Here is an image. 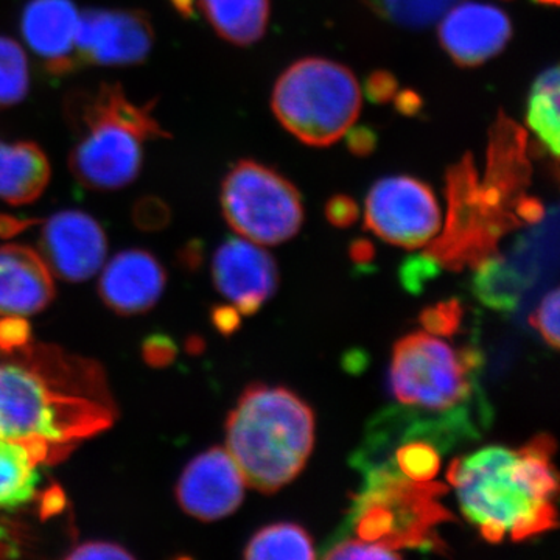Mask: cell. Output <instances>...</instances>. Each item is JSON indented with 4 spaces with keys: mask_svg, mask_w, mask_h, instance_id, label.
<instances>
[{
    "mask_svg": "<svg viewBox=\"0 0 560 560\" xmlns=\"http://www.w3.org/2000/svg\"><path fill=\"white\" fill-rule=\"evenodd\" d=\"M31 86L28 62L16 40L0 35V109L24 101Z\"/></svg>",
    "mask_w": 560,
    "mask_h": 560,
    "instance_id": "22",
    "label": "cell"
},
{
    "mask_svg": "<svg viewBox=\"0 0 560 560\" xmlns=\"http://www.w3.org/2000/svg\"><path fill=\"white\" fill-rule=\"evenodd\" d=\"M246 481L226 448L201 453L180 475L176 499L184 512L201 522L228 517L241 506Z\"/></svg>",
    "mask_w": 560,
    "mask_h": 560,
    "instance_id": "11",
    "label": "cell"
},
{
    "mask_svg": "<svg viewBox=\"0 0 560 560\" xmlns=\"http://www.w3.org/2000/svg\"><path fill=\"white\" fill-rule=\"evenodd\" d=\"M224 219L257 245L290 241L304 221L301 195L285 178L253 161L235 165L221 187Z\"/></svg>",
    "mask_w": 560,
    "mask_h": 560,
    "instance_id": "6",
    "label": "cell"
},
{
    "mask_svg": "<svg viewBox=\"0 0 560 560\" xmlns=\"http://www.w3.org/2000/svg\"><path fill=\"white\" fill-rule=\"evenodd\" d=\"M54 298V272L39 253L22 245L0 246V316L35 315Z\"/></svg>",
    "mask_w": 560,
    "mask_h": 560,
    "instance_id": "16",
    "label": "cell"
},
{
    "mask_svg": "<svg viewBox=\"0 0 560 560\" xmlns=\"http://www.w3.org/2000/svg\"><path fill=\"white\" fill-rule=\"evenodd\" d=\"M366 226L401 248H422L441 228V210L427 184L410 176L378 180L366 200Z\"/></svg>",
    "mask_w": 560,
    "mask_h": 560,
    "instance_id": "8",
    "label": "cell"
},
{
    "mask_svg": "<svg viewBox=\"0 0 560 560\" xmlns=\"http://www.w3.org/2000/svg\"><path fill=\"white\" fill-rule=\"evenodd\" d=\"M511 33L506 14L485 3H456L441 18L442 47L460 66H478L495 57Z\"/></svg>",
    "mask_w": 560,
    "mask_h": 560,
    "instance_id": "13",
    "label": "cell"
},
{
    "mask_svg": "<svg viewBox=\"0 0 560 560\" xmlns=\"http://www.w3.org/2000/svg\"><path fill=\"white\" fill-rule=\"evenodd\" d=\"M212 278L217 290L234 304L235 311L249 315L275 293L278 268L257 243L230 238L213 256Z\"/></svg>",
    "mask_w": 560,
    "mask_h": 560,
    "instance_id": "12",
    "label": "cell"
},
{
    "mask_svg": "<svg viewBox=\"0 0 560 560\" xmlns=\"http://www.w3.org/2000/svg\"><path fill=\"white\" fill-rule=\"evenodd\" d=\"M459 0H374L375 9L394 24L408 28H425L441 21Z\"/></svg>",
    "mask_w": 560,
    "mask_h": 560,
    "instance_id": "23",
    "label": "cell"
},
{
    "mask_svg": "<svg viewBox=\"0 0 560 560\" xmlns=\"http://www.w3.org/2000/svg\"><path fill=\"white\" fill-rule=\"evenodd\" d=\"M528 125L537 138L545 143L552 156L559 154V69L541 73L528 102Z\"/></svg>",
    "mask_w": 560,
    "mask_h": 560,
    "instance_id": "20",
    "label": "cell"
},
{
    "mask_svg": "<svg viewBox=\"0 0 560 560\" xmlns=\"http://www.w3.org/2000/svg\"><path fill=\"white\" fill-rule=\"evenodd\" d=\"M327 559H400L399 552L378 541L346 540L324 555Z\"/></svg>",
    "mask_w": 560,
    "mask_h": 560,
    "instance_id": "25",
    "label": "cell"
},
{
    "mask_svg": "<svg viewBox=\"0 0 560 560\" xmlns=\"http://www.w3.org/2000/svg\"><path fill=\"white\" fill-rule=\"evenodd\" d=\"M68 559L72 560H103V559H132V555L124 547L110 541L95 540L81 544L69 552Z\"/></svg>",
    "mask_w": 560,
    "mask_h": 560,
    "instance_id": "27",
    "label": "cell"
},
{
    "mask_svg": "<svg viewBox=\"0 0 560 560\" xmlns=\"http://www.w3.org/2000/svg\"><path fill=\"white\" fill-rule=\"evenodd\" d=\"M559 290H552L530 318L533 326L555 349L559 348Z\"/></svg>",
    "mask_w": 560,
    "mask_h": 560,
    "instance_id": "26",
    "label": "cell"
},
{
    "mask_svg": "<svg viewBox=\"0 0 560 560\" xmlns=\"http://www.w3.org/2000/svg\"><path fill=\"white\" fill-rule=\"evenodd\" d=\"M28 326L18 316H3L0 320V349H18L25 346Z\"/></svg>",
    "mask_w": 560,
    "mask_h": 560,
    "instance_id": "28",
    "label": "cell"
},
{
    "mask_svg": "<svg viewBox=\"0 0 560 560\" xmlns=\"http://www.w3.org/2000/svg\"><path fill=\"white\" fill-rule=\"evenodd\" d=\"M39 246L50 271L68 282L94 278L108 253L105 231L81 210H65L50 217L40 232Z\"/></svg>",
    "mask_w": 560,
    "mask_h": 560,
    "instance_id": "10",
    "label": "cell"
},
{
    "mask_svg": "<svg viewBox=\"0 0 560 560\" xmlns=\"http://www.w3.org/2000/svg\"><path fill=\"white\" fill-rule=\"evenodd\" d=\"M327 217L337 226H348L359 217V209L350 198L338 197L327 205Z\"/></svg>",
    "mask_w": 560,
    "mask_h": 560,
    "instance_id": "29",
    "label": "cell"
},
{
    "mask_svg": "<svg viewBox=\"0 0 560 560\" xmlns=\"http://www.w3.org/2000/svg\"><path fill=\"white\" fill-rule=\"evenodd\" d=\"M65 116L77 136L69 168L86 189L130 186L142 168L143 143L167 138L151 114V105H135L119 84L102 83L70 92Z\"/></svg>",
    "mask_w": 560,
    "mask_h": 560,
    "instance_id": "2",
    "label": "cell"
},
{
    "mask_svg": "<svg viewBox=\"0 0 560 560\" xmlns=\"http://www.w3.org/2000/svg\"><path fill=\"white\" fill-rule=\"evenodd\" d=\"M215 323L221 331L234 330L238 323L237 311L235 308H220L215 313Z\"/></svg>",
    "mask_w": 560,
    "mask_h": 560,
    "instance_id": "30",
    "label": "cell"
},
{
    "mask_svg": "<svg viewBox=\"0 0 560 560\" xmlns=\"http://www.w3.org/2000/svg\"><path fill=\"white\" fill-rule=\"evenodd\" d=\"M109 423L101 400L72 393L50 372L0 363V440L32 445L51 463Z\"/></svg>",
    "mask_w": 560,
    "mask_h": 560,
    "instance_id": "4",
    "label": "cell"
},
{
    "mask_svg": "<svg viewBox=\"0 0 560 560\" xmlns=\"http://www.w3.org/2000/svg\"><path fill=\"white\" fill-rule=\"evenodd\" d=\"M470 363L447 342L418 331L394 349L390 389L401 404L447 411L469 396Z\"/></svg>",
    "mask_w": 560,
    "mask_h": 560,
    "instance_id": "7",
    "label": "cell"
},
{
    "mask_svg": "<svg viewBox=\"0 0 560 560\" xmlns=\"http://www.w3.org/2000/svg\"><path fill=\"white\" fill-rule=\"evenodd\" d=\"M552 448L550 438H537L521 451L489 447L453 460L448 481L464 515L480 526L486 539L511 536L518 541L555 528L558 475Z\"/></svg>",
    "mask_w": 560,
    "mask_h": 560,
    "instance_id": "1",
    "label": "cell"
},
{
    "mask_svg": "<svg viewBox=\"0 0 560 560\" xmlns=\"http://www.w3.org/2000/svg\"><path fill=\"white\" fill-rule=\"evenodd\" d=\"M272 109L280 124L302 142L331 145L359 119L360 84L345 66L307 58L294 62L280 77Z\"/></svg>",
    "mask_w": 560,
    "mask_h": 560,
    "instance_id": "5",
    "label": "cell"
},
{
    "mask_svg": "<svg viewBox=\"0 0 560 560\" xmlns=\"http://www.w3.org/2000/svg\"><path fill=\"white\" fill-rule=\"evenodd\" d=\"M315 441V418L289 389H246L226 423V451L246 485L272 493L304 469Z\"/></svg>",
    "mask_w": 560,
    "mask_h": 560,
    "instance_id": "3",
    "label": "cell"
},
{
    "mask_svg": "<svg viewBox=\"0 0 560 560\" xmlns=\"http://www.w3.org/2000/svg\"><path fill=\"white\" fill-rule=\"evenodd\" d=\"M154 44L150 18L138 10H88L75 38L79 65L132 66L149 58Z\"/></svg>",
    "mask_w": 560,
    "mask_h": 560,
    "instance_id": "9",
    "label": "cell"
},
{
    "mask_svg": "<svg viewBox=\"0 0 560 560\" xmlns=\"http://www.w3.org/2000/svg\"><path fill=\"white\" fill-rule=\"evenodd\" d=\"M49 180V160L35 142L0 140V200L13 206L31 205Z\"/></svg>",
    "mask_w": 560,
    "mask_h": 560,
    "instance_id": "17",
    "label": "cell"
},
{
    "mask_svg": "<svg viewBox=\"0 0 560 560\" xmlns=\"http://www.w3.org/2000/svg\"><path fill=\"white\" fill-rule=\"evenodd\" d=\"M198 5L221 38L249 46L265 35L270 0H198Z\"/></svg>",
    "mask_w": 560,
    "mask_h": 560,
    "instance_id": "19",
    "label": "cell"
},
{
    "mask_svg": "<svg viewBox=\"0 0 560 560\" xmlns=\"http://www.w3.org/2000/svg\"><path fill=\"white\" fill-rule=\"evenodd\" d=\"M245 558L311 560L315 558V551L311 537L301 526L279 523L267 526L253 537L246 547Z\"/></svg>",
    "mask_w": 560,
    "mask_h": 560,
    "instance_id": "21",
    "label": "cell"
},
{
    "mask_svg": "<svg viewBox=\"0 0 560 560\" xmlns=\"http://www.w3.org/2000/svg\"><path fill=\"white\" fill-rule=\"evenodd\" d=\"M539 2L550 3V5H558L559 0H539Z\"/></svg>",
    "mask_w": 560,
    "mask_h": 560,
    "instance_id": "32",
    "label": "cell"
},
{
    "mask_svg": "<svg viewBox=\"0 0 560 560\" xmlns=\"http://www.w3.org/2000/svg\"><path fill=\"white\" fill-rule=\"evenodd\" d=\"M80 13L70 0H31L22 13V35L54 75L77 69Z\"/></svg>",
    "mask_w": 560,
    "mask_h": 560,
    "instance_id": "15",
    "label": "cell"
},
{
    "mask_svg": "<svg viewBox=\"0 0 560 560\" xmlns=\"http://www.w3.org/2000/svg\"><path fill=\"white\" fill-rule=\"evenodd\" d=\"M46 463L32 445L0 440V511L18 510L38 497L39 466Z\"/></svg>",
    "mask_w": 560,
    "mask_h": 560,
    "instance_id": "18",
    "label": "cell"
},
{
    "mask_svg": "<svg viewBox=\"0 0 560 560\" xmlns=\"http://www.w3.org/2000/svg\"><path fill=\"white\" fill-rule=\"evenodd\" d=\"M167 276L160 260L143 249H128L103 265L101 296L120 315L149 312L161 300Z\"/></svg>",
    "mask_w": 560,
    "mask_h": 560,
    "instance_id": "14",
    "label": "cell"
},
{
    "mask_svg": "<svg viewBox=\"0 0 560 560\" xmlns=\"http://www.w3.org/2000/svg\"><path fill=\"white\" fill-rule=\"evenodd\" d=\"M389 77H372L370 81V94L372 98H377L381 95L382 98H388L390 92L394 91V84H389Z\"/></svg>",
    "mask_w": 560,
    "mask_h": 560,
    "instance_id": "31",
    "label": "cell"
},
{
    "mask_svg": "<svg viewBox=\"0 0 560 560\" xmlns=\"http://www.w3.org/2000/svg\"><path fill=\"white\" fill-rule=\"evenodd\" d=\"M397 460H399L401 474L418 482L430 480L440 469L436 448H431L422 442H415L408 447L399 448Z\"/></svg>",
    "mask_w": 560,
    "mask_h": 560,
    "instance_id": "24",
    "label": "cell"
}]
</instances>
